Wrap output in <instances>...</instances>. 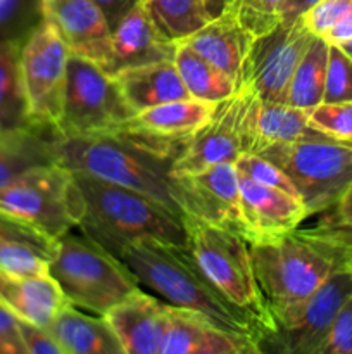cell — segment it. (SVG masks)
Listing matches in <instances>:
<instances>
[{
	"instance_id": "50",
	"label": "cell",
	"mask_w": 352,
	"mask_h": 354,
	"mask_svg": "<svg viewBox=\"0 0 352 354\" xmlns=\"http://www.w3.org/2000/svg\"><path fill=\"white\" fill-rule=\"evenodd\" d=\"M231 2H233V0H231Z\"/></svg>"
},
{
	"instance_id": "11",
	"label": "cell",
	"mask_w": 352,
	"mask_h": 354,
	"mask_svg": "<svg viewBox=\"0 0 352 354\" xmlns=\"http://www.w3.org/2000/svg\"><path fill=\"white\" fill-rule=\"evenodd\" d=\"M69 50L57 31L41 21L21 47V76L35 127L54 130L64 104Z\"/></svg>"
},
{
	"instance_id": "8",
	"label": "cell",
	"mask_w": 352,
	"mask_h": 354,
	"mask_svg": "<svg viewBox=\"0 0 352 354\" xmlns=\"http://www.w3.org/2000/svg\"><path fill=\"white\" fill-rule=\"evenodd\" d=\"M185 228L186 244L211 282L231 303L257 317L268 335V311L259 290L245 235L197 218H186Z\"/></svg>"
},
{
	"instance_id": "31",
	"label": "cell",
	"mask_w": 352,
	"mask_h": 354,
	"mask_svg": "<svg viewBox=\"0 0 352 354\" xmlns=\"http://www.w3.org/2000/svg\"><path fill=\"white\" fill-rule=\"evenodd\" d=\"M52 254L26 241H6L0 244V273L10 277L50 275Z\"/></svg>"
},
{
	"instance_id": "2",
	"label": "cell",
	"mask_w": 352,
	"mask_h": 354,
	"mask_svg": "<svg viewBox=\"0 0 352 354\" xmlns=\"http://www.w3.org/2000/svg\"><path fill=\"white\" fill-rule=\"evenodd\" d=\"M247 241L269 327L273 317L306 301L335 272L347 268L352 254L314 228Z\"/></svg>"
},
{
	"instance_id": "3",
	"label": "cell",
	"mask_w": 352,
	"mask_h": 354,
	"mask_svg": "<svg viewBox=\"0 0 352 354\" xmlns=\"http://www.w3.org/2000/svg\"><path fill=\"white\" fill-rule=\"evenodd\" d=\"M52 158L72 173L135 190L185 220L176 194L173 162L157 158L116 133L52 135Z\"/></svg>"
},
{
	"instance_id": "46",
	"label": "cell",
	"mask_w": 352,
	"mask_h": 354,
	"mask_svg": "<svg viewBox=\"0 0 352 354\" xmlns=\"http://www.w3.org/2000/svg\"><path fill=\"white\" fill-rule=\"evenodd\" d=\"M204 3H206L207 14H209V17L213 19V17H217L219 14H223L224 10L228 9L231 0H204Z\"/></svg>"
},
{
	"instance_id": "19",
	"label": "cell",
	"mask_w": 352,
	"mask_h": 354,
	"mask_svg": "<svg viewBox=\"0 0 352 354\" xmlns=\"http://www.w3.org/2000/svg\"><path fill=\"white\" fill-rule=\"evenodd\" d=\"M175 59V41L159 33L148 10L138 2L116 26L113 28L109 55L104 71L114 76L123 69Z\"/></svg>"
},
{
	"instance_id": "9",
	"label": "cell",
	"mask_w": 352,
	"mask_h": 354,
	"mask_svg": "<svg viewBox=\"0 0 352 354\" xmlns=\"http://www.w3.org/2000/svg\"><path fill=\"white\" fill-rule=\"evenodd\" d=\"M133 114L114 76L93 61L69 54L64 104L55 133H109Z\"/></svg>"
},
{
	"instance_id": "44",
	"label": "cell",
	"mask_w": 352,
	"mask_h": 354,
	"mask_svg": "<svg viewBox=\"0 0 352 354\" xmlns=\"http://www.w3.org/2000/svg\"><path fill=\"white\" fill-rule=\"evenodd\" d=\"M317 2L320 0H283L282 9H280V19L285 24L293 23V21L300 19Z\"/></svg>"
},
{
	"instance_id": "18",
	"label": "cell",
	"mask_w": 352,
	"mask_h": 354,
	"mask_svg": "<svg viewBox=\"0 0 352 354\" xmlns=\"http://www.w3.org/2000/svg\"><path fill=\"white\" fill-rule=\"evenodd\" d=\"M261 353L252 339L217 327L195 311L168 304V327L161 354H252Z\"/></svg>"
},
{
	"instance_id": "45",
	"label": "cell",
	"mask_w": 352,
	"mask_h": 354,
	"mask_svg": "<svg viewBox=\"0 0 352 354\" xmlns=\"http://www.w3.org/2000/svg\"><path fill=\"white\" fill-rule=\"evenodd\" d=\"M321 38H324V40L331 45H338L342 44V41L352 40V14L345 17L344 21H340L338 24H335V26Z\"/></svg>"
},
{
	"instance_id": "34",
	"label": "cell",
	"mask_w": 352,
	"mask_h": 354,
	"mask_svg": "<svg viewBox=\"0 0 352 354\" xmlns=\"http://www.w3.org/2000/svg\"><path fill=\"white\" fill-rule=\"evenodd\" d=\"M314 130L326 137L352 144V102H321L307 111Z\"/></svg>"
},
{
	"instance_id": "20",
	"label": "cell",
	"mask_w": 352,
	"mask_h": 354,
	"mask_svg": "<svg viewBox=\"0 0 352 354\" xmlns=\"http://www.w3.org/2000/svg\"><path fill=\"white\" fill-rule=\"evenodd\" d=\"M240 211L245 239L278 235L300 227L309 218L302 201L238 173Z\"/></svg>"
},
{
	"instance_id": "49",
	"label": "cell",
	"mask_w": 352,
	"mask_h": 354,
	"mask_svg": "<svg viewBox=\"0 0 352 354\" xmlns=\"http://www.w3.org/2000/svg\"><path fill=\"white\" fill-rule=\"evenodd\" d=\"M138 2H140V3H147L148 0H138Z\"/></svg>"
},
{
	"instance_id": "12",
	"label": "cell",
	"mask_w": 352,
	"mask_h": 354,
	"mask_svg": "<svg viewBox=\"0 0 352 354\" xmlns=\"http://www.w3.org/2000/svg\"><path fill=\"white\" fill-rule=\"evenodd\" d=\"M313 38L302 19L280 23L255 37L245 59L242 86L251 88L266 102L286 104L290 80Z\"/></svg>"
},
{
	"instance_id": "39",
	"label": "cell",
	"mask_w": 352,
	"mask_h": 354,
	"mask_svg": "<svg viewBox=\"0 0 352 354\" xmlns=\"http://www.w3.org/2000/svg\"><path fill=\"white\" fill-rule=\"evenodd\" d=\"M320 354H352V297L335 317Z\"/></svg>"
},
{
	"instance_id": "22",
	"label": "cell",
	"mask_w": 352,
	"mask_h": 354,
	"mask_svg": "<svg viewBox=\"0 0 352 354\" xmlns=\"http://www.w3.org/2000/svg\"><path fill=\"white\" fill-rule=\"evenodd\" d=\"M179 41L192 47L197 54L233 80L237 88H242L245 59L254 37L238 23L237 16L230 9L213 17L200 30Z\"/></svg>"
},
{
	"instance_id": "27",
	"label": "cell",
	"mask_w": 352,
	"mask_h": 354,
	"mask_svg": "<svg viewBox=\"0 0 352 354\" xmlns=\"http://www.w3.org/2000/svg\"><path fill=\"white\" fill-rule=\"evenodd\" d=\"M24 40L0 44V131L38 128L31 123L21 76V47Z\"/></svg>"
},
{
	"instance_id": "1",
	"label": "cell",
	"mask_w": 352,
	"mask_h": 354,
	"mask_svg": "<svg viewBox=\"0 0 352 354\" xmlns=\"http://www.w3.org/2000/svg\"><path fill=\"white\" fill-rule=\"evenodd\" d=\"M138 286L162 303L204 315L217 327L261 344L266 328L257 317L231 303L204 273L188 244L138 241L116 256ZM261 351V348H259Z\"/></svg>"
},
{
	"instance_id": "35",
	"label": "cell",
	"mask_w": 352,
	"mask_h": 354,
	"mask_svg": "<svg viewBox=\"0 0 352 354\" xmlns=\"http://www.w3.org/2000/svg\"><path fill=\"white\" fill-rule=\"evenodd\" d=\"M328 216H323L314 230L320 232L340 248L352 251V183L335 201L333 206L324 209Z\"/></svg>"
},
{
	"instance_id": "29",
	"label": "cell",
	"mask_w": 352,
	"mask_h": 354,
	"mask_svg": "<svg viewBox=\"0 0 352 354\" xmlns=\"http://www.w3.org/2000/svg\"><path fill=\"white\" fill-rule=\"evenodd\" d=\"M328 55H330V44L324 38L314 35L290 80L289 92H286L289 106L311 111L323 102Z\"/></svg>"
},
{
	"instance_id": "48",
	"label": "cell",
	"mask_w": 352,
	"mask_h": 354,
	"mask_svg": "<svg viewBox=\"0 0 352 354\" xmlns=\"http://www.w3.org/2000/svg\"><path fill=\"white\" fill-rule=\"evenodd\" d=\"M347 268H349V272H351V277H352V254H351V261H349Z\"/></svg>"
},
{
	"instance_id": "33",
	"label": "cell",
	"mask_w": 352,
	"mask_h": 354,
	"mask_svg": "<svg viewBox=\"0 0 352 354\" xmlns=\"http://www.w3.org/2000/svg\"><path fill=\"white\" fill-rule=\"evenodd\" d=\"M283 0H233L228 9L237 16L238 23L252 35L261 37L282 23L280 9Z\"/></svg>"
},
{
	"instance_id": "37",
	"label": "cell",
	"mask_w": 352,
	"mask_h": 354,
	"mask_svg": "<svg viewBox=\"0 0 352 354\" xmlns=\"http://www.w3.org/2000/svg\"><path fill=\"white\" fill-rule=\"evenodd\" d=\"M323 102H352V59L338 45L330 44Z\"/></svg>"
},
{
	"instance_id": "25",
	"label": "cell",
	"mask_w": 352,
	"mask_h": 354,
	"mask_svg": "<svg viewBox=\"0 0 352 354\" xmlns=\"http://www.w3.org/2000/svg\"><path fill=\"white\" fill-rule=\"evenodd\" d=\"M0 303L21 320L48 327L69 301L50 275L10 277L0 273Z\"/></svg>"
},
{
	"instance_id": "41",
	"label": "cell",
	"mask_w": 352,
	"mask_h": 354,
	"mask_svg": "<svg viewBox=\"0 0 352 354\" xmlns=\"http://www.w3.org/2000/svg\"><path fill=\"white\" fill-rule=\"evenodd\" d=\"M0 354H26L19 332V318L0 303Z\"/></svg>"
},
{
	"instance_id": "24",
	"label": "cell",
	"mask_w": 352,
	"mask_h": 354,
	"mask_svg": "<svg viewBox=\"0 0 352 354\" xmlns=\"http://www.w3.org/2000/svg\"><path fill=\"white\" fill-rule=\"evenodd\" d=\"M114 78L135 114L159 104L190 97L173 61L135 66L116 73Z\"/></svg>"
},
{
	"instance_id": "38",
	"label": "cell",
	"mask_w": 352,
	"mask_h": 354,
	"mask_svg": "<svg viewBox=\"0 0 352 354\" xmlns=\"http://www.w3.org/2000/svg\"><path fill=\"white\" fill-rule=\"evenodd\" d=\"M352 14V0H320L300 19L316 37H324L335 24Z\"/></svg>"
},
{
	"instance_id": "40",
	"label": "cell",
	"mask_w": 352,
	"mask_h": 354,
	"mask_svg": "<svg viewBox=\"0 0 352 354\" xmlns=\"http://www.w3.org/2000/svg\"><path fill=\"white\" fill-rule=\"evenodd\" d=\"M19 332L26 354H62V349L47 327H40L19 318Z\"/></svg>"
},
{
	"instance_id": "23",
	"label": "cell",
	"mask_w": 352,
	"mask_h": 354,
	"mask_svg": "<svg viewBox=\"0 0 352 354\" xmlns=\"http://www.w3.org/2000/svg\"><path fill=\"white\" fill-rule=\"evenodd\" d=\"M47 328L62 354H124L102 315H88L71 303L55 315Z\"/></svg>"
},
{
	"instance_id": "21",
	"label": "cell",
	"mask_w": 352,
	"mask_h": 354,
	"mask_svg": "<svg viewBox=\"0 0 352 354\" xmlns=\"http://www.w3.org/2000/svg\"><path fill=\"white\" fill-rule=\"evenodd\" d=\"M320 135L309 123L307 111L283 102H266L252 93L242 120V152H259L282 142ZM240 152V154H242Z\"/></svg>"
},
{
	"instance_id": "42",
	"label": "cell",
	"mask_w": 352,
	"mask_h": 354,
	"mask_svg": "<svg viewBox=\"0 0 352 354\" xmlns=\"http://www.w3.org/2000/svg\"><path fill=\"white\" fill-rule=\"evenodd\" d=\"M6 241H26L31 244L38 245V248L45 249L52 254L54 251V241L47 239L45 235L38 234V232L31 230V228L23 227V225L16 223V221H10L7 218L0 216V244Z\"/></svg>"
},
{
	"instance_id": "30",
	"label": "cell",
	"mask_w": 352,
	"mask_h": 354,
	"mask_svg": "<svg viewBox=\"0 0 352 354\" xmlns=\"http://www.w3.org/2000/svg\"><path fill=\"white\" fill-rule=\"evenodd\" d=\"M144 6L159 33L169 41L183 40L211 21L204 0H148Z\"/></svg>"
},
{
	"instance_id": "13",
	"label": "cell",
	"mask_w": 352,
	"mask_h": 354,
	"mask_svg": "<svg viewBox=\"0 0 352 354\" xmlns=\"http://www.w3.org/2000/svg\"><path fill=\"white\" fill-rule=\"evenodd\" d=\"M213 109L214 104L193 97L171 100L133 114L109 133L173 162L185 151L190 137L209 120Z\"/></svg>"
},
{
	"instance_id": "26",
	"label": "cell",
	"mask_w": 352,
	"mask_h": 354,
	"mask_svg": "<svg viewBox=\"0 0 352 354\" xmlns=\"http://www.w3.org/2000/svg\"><path fill=\"white\" fill-rule=\"evenodd\" d=\"M52 135L54 130L43 128L0 131V187L35 166L54 162Z\"/></svg>"
},
{
	"instance_id": "15",
	"label": "cell",
	"mask_w": 352,
	"mask_h": 354,
	"mask_svg": "<svg viewBox=\"0 0 352 354\" xmlns=\"http://www.w3.org/2000/svg\"><path fill=\"white\" fill-rule=\"evenodd\" d=\"M175 183L185 220L197 218L244 235L240 187L235 162H219L192 175L175 176Z\"/></svg>"
},
{
	"instance_id": "32",
	"label": "cell",
	"mask_w": 352,
	"mask_h": 354,
	"mask_svg": "<svg viewBox=\"0 0 352 354\" xmlns=\"http://www.w3.org/2000/svg\"><path fill=\"white\" fill-rule=\"evenodd\" d=\"M41 21V0H0V44L24 40Z\"/></svg>"
},
{
	"instance_id": "47",
	"label": "cell",
	"mask_w": 352,
	"mask_h": 354,
	"mask_svg": "<svg viewBox=\"0 0 352 354\" xmlns=\"http://www.w3.org/2000/svg\"><path fill=\"white\" fill-rule=\"evenodd\" d=\"M338 47L342 48V50L345 52V54L349 55V57L352 59V40H347V41H342V44H338Z\"/></svg>"
},
{
	"instance_id": "5",
	"label": "cell",
	"mask_w": 352,
	"mask_h": 354,
	"mask_svg": "<svg viewBox=\"0 0 352 354\" xmlns=\"http://www.w3.org/2000/svg\"><path fill=\"white\" fill-rule=\"evenodd\" d=\"M75 230L55 239L50 277L72 306L104 317L140 286L116 256Z\"/></svg>"
},
{
	"instance_id": "43",
	"label": "cell",
	"mask_w": 352,
	"mask_h": 354,
	"mask_svg": "<svg viewBox=\"0 0 352 354\" xmlns=\"http://www.w3.org/2000/svg\"><path fill=\"white\" fill-rule=\"evenodd\" d=\"M97 6L100 7V10L106 16L107 23H109L110 30L133 9L138 3V0H93Z\"/></svg>"
},
{
	"instance_id": "14",
	"label": "cell",
	"mask_w": 352,
	"mask_h": 354,
	"mask_svg": "<svg viewBox=\"0 0 352 354\" xmlns=\"http://www.w3.org/2000/svg\"><path fill=\"white\" fill-rule=\"evenodd\" d=\"M252 93L251 88L242 86L233 95L214 104L209 120L190 137L185 151L173 161V175H192L219 162H235L242 152V120Z\"/></svg>"
},
{
	"instance_id": "4",
	"label": "cell",
	"mask_w": 352,
	"mask_h": 354,
	"mask_svg": "<svg viewBox=\"0 0 352 354\" xmlns=\"http://www.w3.org/2000/svg\"><path fill=\"white\" fill-rule=\"evenodd\" d=\"M72 175L85 201L78 230L113 256L138 241L186 244L185 220L161 203L95 176Z\"/></svg>"
},
{
	"instance_id": "6",
	"label": "cell",
	"mask_w": 352,
	"mask_h": 354,
	"mask_svg": "<svg viewBox=\"0 0 352 354\" xmlns=\"http://www.w3.org/2000/svg\"><path fill=\"white\" fill-rule=\"evenodd\" d=\"M83 213L85 201L75 175L57 162L35 166L0 187V216L54 242L78 228Z\"/></svg>"
},
{
	"instance_id": "16",
	"label": "cell",
	"mask_w": 352,
	"mask_h": 354,
	"mask_svg": "<svg viewBox=\"0 0 352 354\" xmlns=\"http://www.w3.org/2000/svg\"><path fill=\"white\" fill-rule=\"evenodd\" d=\"M41 12L43 21L57 31L69 54L104 68L113 30L93 0H41Z\"/></svg>"
},
{
	"instance_id": "17",
	"label": "cell",
	"mask_w": 352,
	"mask_h": 354,
	"mask_svg": "<svg viewBox=\"0 0 352 354\" xmlns=\"http://www.w3.org/2000/svg\"><path fill=\"white\" fill-rule=\"evenodd\" d=\"M104 318L124 354H161L168 327V304L140 289L110 308Z\"/></svg>"
},
{
	"instance_id": "36",
	"label": "cell",
	"mask_w": 352,
	"mask_h": 354,
	"mask_svg": "<svg viewBox=\"0 0 352 354\" xmlns=\"http://www.w3.org/2000/svg\"><path fill=\"white\" fill-rule=\"evenodd\" d=\"M235 168L240 175L248 176L254 182L261 183V185L273 187L282 192L290 194V196L300 199L299 192L293 187L292 180L275 165V162L268 161L262 158L261 154H254V152H242L237 159H235Z\"/></svg>"
},
{
	"instance_id": "28",
	"label": "cell",
	"mask_w": 352,
	"mask_h": 354,
	"mask_svg": "<svg viewBox=\"0 0 352 354\" xmlns=\"http://www.w3.org/2000/svg\"><path fill=\"white\" fill-rule=\"evenodd\" d=\"M175 62L186 92L193 99L216 104L237 92V85L221 69L183 41H175Z\"/></svg>"
},
{
	"instance_id": "7",
	"label": "cell",
	"mask_w": 352,
	"mask_h": 354,
	"mask_svg": "<svg viewBox=\"0 0 352 354\" xmlns=\"http://www.w3.org/2000/svg\"><path fill=\"white\" fill-rule=\"evenodd\" d=\"M259 154L292 180L309 216L333 206L352 183V144L323 133L269 145Z\"/></svg>"
},
{
	"instance_id": "10",
	"label": "cell",
	"mask_w": 352,
	"mask_h": 354,
	"mask_svg": "<svg viewBox=\"0 0 352 354\" xmlns=\"http://www.w3.org/2000/svg\"><path fill=\"white\" fill-rule=\"evenodd\" d=\"M351 297V272L340 268L313 296L273 317L268 335L259 344L261 353L320 354L335 317Z\"/></svg>"
}]
</instances>
